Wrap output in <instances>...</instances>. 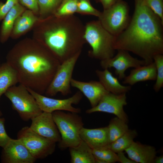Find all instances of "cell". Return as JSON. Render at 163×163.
<instances>
[{"instance_id":"cell-1","label":"cell","mask_w":163,"mask_h":163,"mask_svg":"<svg viewBox=\"0 0 163 163\" xmlns=\"http://www.w3.org/2000/svg\"><path fill=\"white\" fill-rule=\"evenodd\" d=\"M6 59L16 71L19 84L41 94H45L61 64L36 40L18 43L8 52Z\"/></svg>"},{"instance_id":"cell-2","label":"cell","mask_w":163,"mask_h":163,"mask_svg":"<svg viewBox=\"0 0 163 163\" xmlns=\"http://www.w3.org/2000/svg\"><path fill=\"white\" fill-rule=\"evenodd\" d=\"M133 14L126 29L116 37L115 50L130 52L147 65L156 55L163 54V22L144 0H134Z\"/></svg>"},{"instance_id":"cell-3","label":"cell","mask_w":163,"mask_h":163,"mask_svg":"<svg viewBox=\"0 0 163 163\" xmlns=\"http://www.w3.org/2000/svg\"><path fill=\"white\" fill-rule=\"evenodd\" d=\"M38 38L61 63L79 52L86 42L85 26L78 17L53 15L38 21Z\"/></svg>"},{"instance_id":"cell-4","label":"cell","mask_w":163,"mask_h":163,"mask_svg":"<svg viewBox=\"0 0 163 163\" xmlns=\"http://www.w3.org/2000/svg\"><path fill=\"white\" fill-rule=\"evenodd\" d=\"M85 26L84 38L91 48L89 56L101 61L113 57L116 36L106 30L98 20L89 21Z\"/></svg>"},{"instance_id":"cell-5","label":"cell","mask_w":163,"mask_h":163,"mask_svg":"<svg viewBox=\"0 0 163 163\" xmlns=\"http://www.w3.org/2000/svg\"><path fill=\"white\" fill-rule=\"evenodd\" d=\"M52 113L61 136L59 147L65 149L78 145L82 141L80 132L84 125L81 117L77 113L62 110Z\"/></svg>"},{"instance_id":"cell-6","label":"cell","mask_w":163,"mask_h":163,"mask_svg":"<svg viewBox=\"0 0 163 163\" xmlns=\"http://www.w3.org/2000/svg\"><path fill=\"white\" fill-rule=\"evenodd\" d=\"M4 94L11 102L13 109L24 121L31 120L43 112L27 88L21 84L11 87Z\"/></svg>"},{"instance_id":"cell-7","label":"cell","mask_w":163,"mask_h":163,"mask_svg":"<svg viewBox=\"0 0 163 163\" xmlns=\"http://www.w3.org/2000/svg\"><path fill=\"white\" fill-rule=\"evenodd\" d=\"M127 3L120 0L109 8L101 12L98 20L103 27L117 37L126 28L131 18Z\"/></svg>"},{"instance_id":"cell-8","label":"cell","mask_w":163,"mask_h":163,"mask_svg":"<svg viewBox=\"0 0 163 163\" xmlns=\"http://www.w3.org/2000/svg\"><path fill=\"white\" fill-rule=\"evenodd\" d=\"M17 139L36 159L45 158L55 150L56 142L39 135L28 126L22 128L19 131Z\"/></svg>"},{"instance_id":"cell-9","label":"cell","mask_w":163,"mask_h":163,"mask_svg":"<svg viewBox=\"0 0 163 163\" xmlns=\"http://www.w3.org/2000/svg\"><path fill=\"white\" fill-rule=\"evenodd\" d=\"M81 53H78L60 64L45 93L47 96H53L59 92L65 96L71 93L73 71Z\"/></svg>"},{"instance_id":"cell-10","label":"cell","mask_w":163,"mask_h":163,"mask_svg":"<svg viewBox=\"0 0 163 163\" xmlns=\"http://www.w3.org/2000/svg\"><path fill=\"white\" fill-rule=\"evenodd\" d=\"M27 88L35 98L42 111L52 113L57 110H65L77 113L81 111L80 108L75 107L72 105L78 104L82 99L83 95L80 91L77 92L70 97L59 99L44 96L30 89Z\"/></svg>"},{"instance_id":"cell-11","label":"cell","mask_w":163,"mask_h":163,"mask_svg":"<svg viewBox=\"0 0 163 163\" xmlns=\"http://www.w3.org/2000/svg\"><path fill=\"white\" fill-rule=\"evenodd\" d=\"M127 104L126 93L115 94L109 92L96 106L88 109L86 112L90 114L100 112L112 114L128 123V116L123 109Z\"/></svg>"},{"instance_id":"cell-12","label":"cell","mask_w":163,"mask_h":163,"mask_svg":"<svg viewBox=\"0 0 163 163\" xmlns=\"http://www.w3.org/2000/svg\"><path fill=\"white\" fill-rule=\"evenodd\" d=\"M117 50V52L115 56L101 60L100 65L104 69L114 68L115 73L120 80L124 79L126 76L125 72L128 68L147 65L145 61L133 57L127 51L123 50Z\"/></svg>"},{"instance_id":"cell-13","label":"cell","mask_w":163,"mask_h":163,"mask_svg":"<svg viewBox=\"0 0 163 163\" xmlns=\"http://www.w3.org/2000/svg\"><path fill=\"white\" fill-rule=\"evenodd\" d=\"M31 120L30 128L33 131L56 143L60 141V135L52 113L43 111Z\"/></svg>"},{"instance_id":"cell-14","label":"cell","mask_w":163,"mask_h":163,"mask_svg":"<svg viewBox=\"0 0 163 163\" xmlns=\"http://www.w3.org/2000/svg\"><path fill=\"white\" fill-rule=\"evenodd\" d=\"M2 160L6 163H33L36 159L19 139H11L3 148Z\"/></svg>"},{"instance_id":"cell-15","label":"cell","mask_w":163,"mask_h":163,"mask_svg":"<svg viewBox=\"0 0 163 163\" xmlns=\"http://www.w3.org/2000/svg\"><path fill=\"white\" fill-rule=\"evenodd\" d=\"M71 85L78 88L89 100L91 107L96 106L102 98L109 92L99 81L84 82L72 78Z\"/></svg>"},{"instance_id":"cell-16","label":"cell","mask_w":163,"mask_h":163,"mask_svg":"<svg viewBox=\"0 0 163 163\" xmlns=\"http://www.w3.org/2000/svg\"><path fill=\"white\" fill-rule=\"evenodd\" d=\"M80 137L92 149L109 148L107 126L92 129L83 127L80 131Z\"/></svg>"},{"instance_id":"cell-17","label":"cell","mask_w":163,"mask_h":163,"mask_svg":"<svg viewBox=\"0 0 163 163\" xmlns=\"http://www.w3.org/2000/svg\"><path fill=\"white\" fill-rule=\"evenodd\" d=\"M125 151L136 163H153L157 153L154 147L134 141Z\"/></svg>"},{"instance_id":"cell-18","label":"cell","mask_w":163,"mask_h":163,"mask_svg":"<svg viewBox=\"0 0 163 163\" xmlns=\"http://www.w3.org/2000/svg\"><path fill=\"white\" fill-rule=\"evenodd\" d=\"M156 74V67L153 62L131 70L129 75L124 77L122 83L132 85L139 82L155 80Z\"/></svg>"},{"instance_id":"cell-19","label":"cell","mask_w":163,"mask_h":163,"mask_svg":"<svg viewBox=\"0 0 163 163\" xmlns=\"http://www.w3.org/2000/svg\"><path fill=\"white\" fill-rule=\"evenodd\" d=\"M96 74L101 83L108 91L115 94L126 93L131 89L130 86H124L119 82L108 69L104 70H96Z\"/></svg>"},{"instance_id":"cell-20","label":"cell","mask_w":163,"mask_h":163,"mask_svg":"<svg viewBox=\"0 0 163 163\" xmlns=\"http://www.w3.org/2000/svg\"><path fill=\"white\" fill-rule=\"evenodd\" d=\"M25 10L24 7L18 2L5 16L2 20L0 28L1 43L5 42L10 36L16 20Z\"/></svg>"},{"instance_id":"cell-21","label":"cell","mask_w":163,"mask_h":163,"mask_svg":"<svg viewBox=\"0 0 163 163\" xmlns=\"http://www.w3.org/2000/svg\"><path fill=\"white\" fill-rule=\"evenodd\" d=\"M39 20L32 11L26 9L16 20L10 36L16 37L22 35L32 28Z\"/></svg>"},{"instance_id":"cell-22","label":"cell","mask_w":163,"mask_h":163,"mask_svg":"<svg viewBox=\"0 0 163 163\" xmlns=\"http://www.w3.org/2000/svg\"><path fill=\"white\" fill-rule=\"evenodd\" d=\"M72 163H95L92 149L82 140L77 146L69 148Z\"/></svg>"},{"instance_id":"cell-23","label":"cell","mask_w":163,"mask_h":163,"mask_svg":"<svg viewBox=\"0 0 163 163\" xmlns=\"http://www.w3.org/2000/svg\"><path fill=\"white\" fill-rule=\"evenodd\" d=\"M19 83L16 71L6 62L0 66V97L11 87Z\"/></svg>"},{"instance_id":"cell-24","label":"cell","mask_w":163,"mask_h":163,"mask_svg":"<svg viewBox=\"0 0 163 163\" xmlns=\"http://www.w3.org/2000/svg\"><path fill=\"white\" fill-rule=\"evenodd\" d=\"M107 127L110 144L123 135L129 129L127 123L117 117L111 119Z\"/></svg>"},{"instance_id":"cell-25","label":"cell","mask_w":163,"mask_h":163,"mask_svg":"<svg viewBox=\"0 0 163 163\" xmlns=\"http://www.w3.org/2000/svg\"><path fill=\"white\" fill-rule=\"evenodd\" d=\"M137 136L135 129H128L124 134L111 143L109 149L117 153L125 151L132 144Z\"/></svg>"},{"instance_id":"cell-26","label":"cell","mask_w":163,"mask_h":163,"mask_svg":"<svg viewBox=\"0 0 163 163\" xmlns=\"http://www.w3.org/2000/svg\"><path fill=\"white\" fill-rule=\"evenodd\" d=\"M62 0H37L39 19L54 15Z\"/></svg>"},{"instance_id":"cell-27","label":"cell","mask_w":163,"mask_h":163,"mask_svg":"<svg viewBox=\"0 0 163 163\" xmlns=\"http://www.w3.org/2000/svg\"><path fill=\"white\" fill-rule=\"evenodd\" d=\"M95 163H113L118 162L117 154L109 149H92Z\"/></svg>"},{"instance_id":"cell-28","label":"cell","mask_w":163,"mask_h":163,"mask_svg":"<svg viewBox=\"0 0 163 163\" xmlns=\"http://www.w3.org/2000/svg\"><path fill=\"white\" fill-rule=\"evenodd\" d=\"M78 0H62L54 15L58 17L74 15L77 13Z\"/></svg>"},{"instance_id":"cell-29","label":"cell","mask_w":163,"mask_h":163,"mask_svg":"<svg viewBox=\"0 0 163 163\" xmlns=\"http://www.w3.org/2000/svg\"><path fill=\"white\" fill-rule=\"evenodd\" d=\"M163 54L155 55L153 58L156 69V82L153 89L156 92H158L163 86Z\"/></svg>"},{"instance_id":"cell-30","label":"cell","mask_w":163,"mask_h":163,"mask_svg":"<svg viewBox=\"0 0 163 163\" xmlns=\"http://www.w3.org/2000/svg\"><path fill=\"white\" fill-rule=\"evenodd\" d=\"M77 13L82 14L92 15L98 17L101 12L91 5L90 0H78Z\"/></svg>"},{"instance_id":"cell-31","label":"cell","mask_w":163,"mask_h":163,"mask_svg":"<svg viewBox=\"0 0 163 163\" xmlns=\"http://www.w3.org/2000/svg\"><path fill=\"white\" fill-rule=\"evenodd\" d=\"M147 5L163 22V0H144Z\"/></svg>"},{"instance_id":"cell-32","label":"cell","mask_w":163,"mask_h":163,"mask_svg":"<svg viewBox=\"0 0 163 163\" xmlns=\"http://www.w3.org/2000/svg\"><path fill=\"white\" fill-rule=\"evenodd\" d=\"M18 2V0H7L5 3L0 2V21L2 20L6 14Z\"/></svg>"},{"instance_id":"cell-33","label":"cell","mask_w":163,"mask_h":163,"mask_svg":"<svg viewBox=\"0 0 163 163\" xmlns=\"http://www.w3.org/2000/svg\"><path fill=\"white\" fill-rule=\"evenodd\" d=\"M5 120L0 117V147L4 148L11 139L7 134L5 127Z\"/></svg>"},{"instance_id":"cell-34","label":"cell","mask_w":163,"mask_h":163,"mask_svg":"<svg viewBox=\"0 0 163 163\" xmlns=\"http://www.w3.org/2000/svg\"><path fill=\"white\" fill-rule=\"evenodd\" d=\"M19 3L25 6L35 14L39 13L37 0H18Z\"/></svg>"},{"instance_id":"cell-35","label":"cell","mask_w":163,"mask_h":163,"mask_svg":"<svg viewBox=\"0 0 163 163\" xmlns=\"http://www.w3.org/2000/svg\"><path fill=\"white\" fill-rule=\"evenodd\" d=\"M117 154L118 162L121 163H136L132 160L127 158L123 152H120Z\"/></svg>"},{"instance_id":"cell-36","label":"cell","mask_w":163,"mask_h":163,"mask_svg":"<svg viewBox=\"0 0 163 163\" xmlns=\"http://www.w3.org/2000/svg\"><path fill=\"white\" fill-rule=\"evenodd\" d=\"M100 2L102 5L104 10L107 9L120 0H97Z\"/></svg>"},{"instance_id":"cell-37","label":"cell","mask_w":163,"mask_h":163,"mask_svg":"<svg viewBox=\"0 0 163 163\" xmlns=\"http://www.w3.org/2000/svg\"><path fill=\"white\" fill-rule=\"evenodd\" d=\"M163 155L155 157V158L153 163H163Z\"/></svg>"},{"instance_id":"cell-38","label":"cell","mask_w":163,"mask_h":163,"mask_svg":"<svg viewBox=\"0 0 163 163\" xmlns=\"http://www.w3.org/2000/svg\"><path fill=\"white\" fill-rule=\"evenodd\" d=\"M2 115V113L1 112V111L0 110V117H1Z\"/></svg>"},{"instance_id":"cell-39","label":"cell","mask_w":163,"mask_h":163,"mask_svg":"<svg viewBox=\"0 0 163 163\" xmlns=\"http://www.w3.org/2000/svg\"></svg>"}]
</instances>
